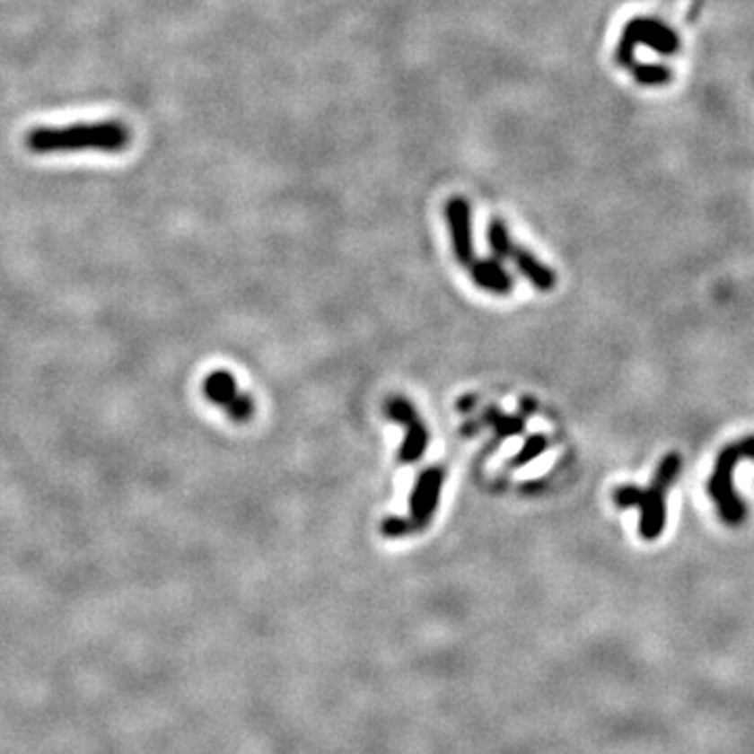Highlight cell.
I'll return each mask as SVG.
<instances>
[{"mask_svg": "<svg viewBox=\"0 0 754 754\" xmlns=\"http://www.w3.org/2000/svg\"><path fill=\"white\" fill-rule=\"evenodd\" d=\"M744 459H754V436L741 438L716 455L713 476L706 487L710 499L715 501L716 513L727 526H740L746 520V503L733 488V469Z\"/></svg>", "mask_w": 754, "mask_h": 754, "instance_id": "3", "label": "cell"}, {"mask_svg": "<svg viewBox=\"0 0 754 754\" xmlns=\"http://www.w3.org/2000/svg\"><path fill=\"white\" fill-rule=\"evenodd\" d=\"M637 44H644V47H650L662 55H675L679 48V38L669 25L658 22V19H633L618 42V61H631L633 48Z\"/></svg>", "mask_w": 754, "mask_h": 754, "instance_id": "5", "label": "cell"}, {"mask_svg": "<svg viewBox=\"0 0 754 754\" xmlns=\"http://www.w3.org/2000/svg\"><path fill=\"white\" fill-rule=\"evenodd\" d=\"M204 394L214 405L223 407L235 424H248L254 417L256 405L250 396L239 392L237 380L229 371H212L204 381Z\"/></svg>", "mask_w": 754, "mask_h": 754, "instance_id": "7", "label": "cell"}, {"mask_svg": "<svg viewBox=\"0 0 754 754\" xmlns=\"http://www.w3.org/2000/svg\"><path fill=\"white\" fill-rule=\"evenodd\" d=\"M509 260L513 262V267L518 268L520 275H524L528 281L532 283V287H537L539 292H551L556 287L557 276L553 270L539 260L532 251H528L522 245H515L512 248V254H509Z\"/></svg>", "mask_w": 754, "mask_h": 754, "instance_id": "9", "label": "cell"}, {"mask_svg": "<svg viewBox=\"0 0 754 754\" xmlns=\"http://www.w3.org/2000/svg\"><path fill=\"white\" fill-rule=\"evenodd\" d=\"M446 224H449L452 254L457 262L469 267L476 260L474 254V235H471V206L465 197H451L444 207Z\"/></svg>", "mask_w": 754, "mask_h": 754, "instance_id": "8", "label": "cell"}, {"mask_svg": "<svg viewBox=\"0 0 754 754\" xmlns=\"http://www.w3.org/2000/svg\"><path fill=\"white\" fill-rule=\"evenodd\" d=\"M386 413L394 424H399L407 430V436L405 440H402V444L399 449V461L400 463L419 461L427 449V443H430V432H427V427L424 424V419L419 417V413L415 411L411 400L405 399V396H390V399L386 400Z\"/></svg>", "mask_w": 754, "mask_h": 754, "instance_id": "4", "label": "cell"}, {"mask_svg": "<svg viewBox=\"0 0 754 754\" xmlns=\"http://www.w3.org/2000/svg\"><path fill=\"white\" fill-rule=\"evenodd\" d=\"M482 421L487 425H490L496 434V438H507V436H513V434H518L524 430V419L522 417H509V415H503L499 408L495 407H488L487 411L482 413Z\"/></svg>", "mask_w": 754, "mask_h": 754, "instance_id": "11", "label": "cell"}, {"mask_svg": "<svg viewBox=\"0 0 754 754\" xmlns=\"http://www.w3.org/2000/svg\"><path fill=\"white\" fill-rule=\"evenodd\" d=\"M679 471H681V457L677 452H669L662 461H660L656 474L650 488L641 490L637 487H618L614 490V503L616 507H639L641 520H639V534L645 540H656L664 530L666 524V490L672 487L677 480Z\"/></svg>", "mask_w": 754, "mask_h": 754, "instance_id": "2", "label": "cell"}, {"mask_svg": "<svg viewBox=\"0 0 754 754\" xmlns=\"http://www.w3.org/2000/svg\"><path fill=\"white\" fill-rule=\"evenodd\" d=\"M547 444H549V443H547V438L543 436V434H532V436L526 438L524 446H522L518 455H515L512 459V461H509V465H512V468H520V465L530 463L532 459H537L539 455H543L545 449H547Z\"/></svg>", "mask_w": 754, "mask_h": 754, "instance_id": "13", "label": "cell"}, {"mask_svg": "<svg viewBox=\"0 0 754 754\" xmlns=\"http://www.w3.org/2000/svg\"><path fill=\"white\" fill-rule=\"evenodd\" d=\"M635 80H639L644 86H662L672 78V74L664 66H635Z\"/></svg>", "mask_w": 754, "mask_h": 754, "instance_id": "14", "label": "cell"}, {"mask_svg": "<svg viewBox=\"0 0 754 754\" xmlns=\"http://www.w3.org/2000/svg\"><path fill=\"white\" fill-rule=\"evenodd\" d=\"M487 237H488L490 250L495 251V256L503 258V260H509V254H512V248H513V239L512 235H509L505 223L499 218L490 220Z\"/></svg>", "mask_w": 754, "mask_h": 754, "instance_id": "12", "label": "cell"}, {"mask_svg": "<svg viewBox=\"0 0 754 754\" xmlns=\"http://www.w3.org/2000/svg\"><path fill=\"white\" fill-rule=\"evenodd\" d=\"M471 279L476 281L478 287L487 289L490 294L505 295L513 289V276L503 268L501 262L496 260H474L468 267Z\"/></svg>", "mask_w": 754, "mask_h": 754, "instance_id": "10", "label": "cell"}, {"mask_svg": "<svg viewBox=\"0 0 754 754\" xmlns=\"http://www.w3.org/2000/svg\"><path fill=\"white\" fill-rule=\"evenodd\" d=\"M130 143V132L119 122L74 124L61 128H34L25 136V145L36 153H59V151L99 149L122 151Z\"/></svg>", "mask_w": 754, "mask_h": 754, "instance_id": "1", "label": "cell"}, {"mask_svg": "<svg viewBox=\"0 0 754 754\" xmlns=\"http://www.w3.org/2000/svg\"><path fill=\"white\" fill-rule=\"evenodd\" d=\"M444 476L446 471L443 465H430V468L419 471L411 493V501H408V520H411L415 532L430 526L434 513L438 509Z\"/></svg>", "mask_w": 754, "mask_h": 754, "instance_id": "6", "label": "cell"}, {"mask_svg": "<svg viewBox=\"0 0 754 754\" xmlns=\"http://www.w3.org/2000/svg\"><path fill=\"white\" fill-rule=\"evenodd\" d=\"M415 532V528L408 518H400V515H390L381 522V534L386 539H402L407 534Z\"/></svg>", "mask_w": 754, "mask_h": 754, "instance_id": "15", "label": "cell"}]
</instances>
